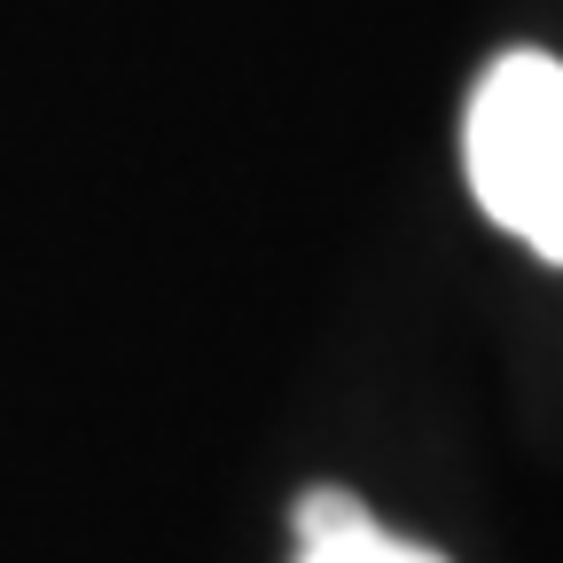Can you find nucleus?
Here are the masks:
<instances>
[{
	"instance_id": "f257e3e1",
	"label": "nucleus",
	"mask_w": 563,
	"mask_h": 563,
	"mask_svg": "<svg viewBox=\"0 0 563 563\" xmlns=\"http://www.w3.org/2000/svg\"><path fill=\"white\" fill-rule=\"evenodd\" d=\"M462 173L477 211L532 258L563 266V63L509 47L462 102Z\"/></svg>"
},
{
	"instance_id": "f03ea898",
	"label": "nucleus",
	"mask_w": 563,
	"mask_h": 563,
	"mask_svg": "<svg viewBox=\"0 0 563 563\" xmlns=\"http://www.w3.org/2000/svg\"><path fill=\"white\" fill-rule=\"evenodd\" d=\"M298 563H446V555L422 548V540L384 532L352 493L321 485V493L298 501Z\"/></svg>"
}]
</instances>
